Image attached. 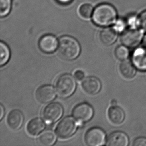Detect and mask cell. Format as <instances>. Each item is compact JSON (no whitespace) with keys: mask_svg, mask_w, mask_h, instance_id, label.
<instances>
[{"mask_svg":"<svg viewBox=\"0 0 146 146\" xmlns=\"http://www.w3.org/2000/svg\"><path fill=\"white\" fill-rule=\"evenodd\" d=\"M58 51L61 58L66 60L72 61L78 57L81 48L79 42L70 36H63L58 42Z\"/></svg>","mask_w":146,"mask_h":146,"instance_id":"obj_1","label":"cell"},{"mask_svg":"<svg viewBox=\"0 0 146 146\" xmlns=\"http://www.w3.org/2000/svg\"><path fill=\"white\" fill-rule=\"evenodd\" d=\"M116 18L115 9L108 4H101L97 6L92 14L93 22L99 26H110L114 23Z\"/></svg>","mask_w":146,"mask_h":146,"instance_id":"obj_2","label":"cell"},{"mask_svg":"<svg viewBox=\"0 0 146 146\" xmlns=\"http://www.w3.org/2000/svg\"><path fill=\"white\" fill-rule=\"evenodd\" d=\"M76 88L75 78L69 74H63L60 76L56 82L57 92L63 98L70 97L75 92Z\"/></svg>","mask_w":146,"mask_h":146,"instance_id":"obj_3","label":"cell"},{"mask_svg":"<svg viewBox=\"0 0 146 146\" xmlns=\"http://www.w3.org/2000/svg\"><path fill=\"white\" fill-rule=\"evenodd\" d=\"M79 125L72 117H66L57 125L55 130L56 134L61 139L69 138L75 134Z\"/></svg>","mask_w":146,"mask_h":146,"instance_id":"obj_4","label":"cell"},{"mask_svg":"<svg viewBox=\"0 0 146 146\" xmlns=\"http://www.w3.org/2000/svg\"><path fill=\"white\" fill-rule=\"evenodd\" d=\"M143 36V32L136 28H130L125 30L121 37V42L129 48H135L140 42Z\"/></svg>","mask_w":146,"mask_h":146,"instance_id":"obj_5","label":"cell"},{"mask_svg":"<svg viewBox=\"0 0 146 146\" xmlns=\"http://www.w3.org/2000/svg\"><path fill=\"white\" fill-rule=\"evenodd\" d=\"M72 114L74 118L82 124L83 123L87 122L90 120L93 117L94 110L91 105L83 103L79 104L73 109Z\"/></svg>","mask_w":146,"mask_h":146,"instance_id":"obj_6","label":"cell"},{"mask_svg":"<svg viewBox=\"0 0 146 146\" xmlns=\"http://www.w3.org/2000/svg\"><path fill=\"white\" fill-rule=\"evenodd\" d=\"M63 113V108L61 104L51 103L44 109L43 117L48 124H52L61 118Z\"/></svg>","mask_w":146,"mask_h":146,"instance_id":"obj_7","label":"cell"},{"mask_svg":"<svg viewBox=\"0 0 146 146\" xmlns=\"http://www.w3.org/2000/svg\"><path fill=\"white\" fill-rule=\"evenodd\" d=\"M106 135L99 128H92L87 131L85 136V142L89 146H99L104 144Z\"/></svg>","mask_w":146,"mask_h":146,"instance_id":"obj_8","label":"cell"},{"mask_svg":"<svg viewBox=\"0 0 146 146\" xmlns=\"http://www.w3.org/2000/svg\"><path fill=\"white\" fill-rule=\"evenodd\" d=\"M56 95L55 89L50 85L41 86L36 92V98L42 104L50 102L55 99Z\"/></svg>","mask_w":146,"mask_h":146,"instance_id":"obj_9","label":"cell"},{"mask_svg":"<svg viewBox=\"0 0 146 146\" xmlns=\"http://www.w3.org/2000/svg\"><path fill=\"white\" fill-rule=\"evenodd\" d=\"M58 42L55 36L46 35L40 38L38 46L41 51L44 53H52L57 49Z\"/></svg>","mask_w":146,"mask_h":146,"instance_id":"obj_10","label":"cell"},{"mask_svg":"<svg viewBox=\"0 0 146 146\" xmlns=\"http://www.w3.org/2000/svg\"><path fill=\"white\" fill-rule=\"evenodd\" d=\"M82 87L84 91L87 94L89 95H96L100 91L101 83L96 77L89 76L83 80Z\"/></svg>","mask_w":146,"mask_h":146,"instance_id":"obj_11","label":"cell"},{"mask_svg":"<svg viewBox=\"0 0 146 146\" xmlns=\"http://www.w3.org/2000/svg\"><path fill=\"white\" fill-rule=\"evenodd\" d=\"M24 121V115L21 111H11L7 117V123L11 128L18 130L22 127Z\"/></svg>","mask_w":146,"mask_h":146,"instance_id":"obj_12","label":"cell"},{"mask_svg":"<svg viewBox=\"0 0 146 146\" xmlns=\"http://www.w3.org/2000/svg\"><path fill=\"white\" fill-rule=\"evenodd\" d=\"M129 139L126 134L122 132H115L109 136L107 140V145L110 146H127Z\"/></svg>","mask_w":146,"mask_h":146,"instance_id":"obj_13","label":"cell"},{"mask_svg":"<svg viewBox=\"0 0 146 146\" xmlns=\"http://www.w3.org/2000/svg\"><path fill=\"white\" fill-rule=\"evenodd\" d=\"M108 115L111 122L115 125L122 124L125 118L124 111L123 109L117 105H112L109 109Z\"/></svg>","mask_w":146,"mask_h":146,"instance_id":"obj_14","label":"cell"},{"mask_svg":"<svg viewBox=\"0 0 146 146\" xmlns=\"http://www.w3.org/2000/svg\"><path fill=\"white\" fill-rule=\"evenodd\" d=\"M132 61L136 68L141 70H146V49L139 48L134 52Z\"/></svg>","mask_w":146,"mask_h":146,"instance_id":"obj_15","label":"cell"},{"mask_svg":"<svg viewBox=\"0 0 146 146\" xmlns=\"http://www.w3.org/2000/svg\"><path fill=\"white\" fill-rule=\"evenodd\" d=\"M117 33L116 31L111 28H105L99 34L101 42L106 46H110L116 40Z\"/></svg>","mask_w":146,"mask_h":146,"instance_id":"obj_16","label":"cell"},{"mask_svg":"<svg viewBox=\"0 0 146 146\" xmlns=\"http://www.w3.org/2000/svg\"><path fill=\"white\" fill-rule=\"evenodd\" d=\"M46 128V125L43 121L39 118L32 119L29 122L27 129L28 133L32 136H36L42 132Z\"/></svg>","mask_w":146,"mask_h":146,"instance_id":"obj_17","label":"cell"},{"mask_svg":"<svg viewBox=\"0 0 146 146\" xmlns=\"http://www.w3.org/2000/svg\"><path fill=\"white\" fill-rule=\"evenodd\" d=\"M56 141V136L53 131L47 129L42 132L38 138V143L42 146L53 145Z\"/></svg>","mask_w":146,"mask_h":146,"instance_id":"obj_18","label":"cell"},{"mask_svg":"<svg viewBox=\"0 0 146 146\" xmlns=\"http://www.w3.org/2000/svg\"><path fill=\"white\" fill-rule=\"evenodd\" d=\"M120 71L123 77L127 79H132L136 74V70L134 65L128 60H124L120 65Z\"/></svg>","mask_w":146,"mask_h":146,"instance_id":"obj_19","label":"cell"},{"mask_svg":"<svg viewBox=\"0 0 146 146\" xmlns=\"http://www.w3.org/2000/svg\"><path fill=\"white\" fill-rule=\"evenodd\" d=\"M0 51H1V60L0 65L2 66L5 65L8 62L10 57V51L9 48L6 44L3 42L0 43Z\"/></svg>","mask_w":146,"mask_h":146,"instance_id":"obj_20","label":"cell"},{"mask_svg":"<svg viewBox=\"0 0 146 146\" xmlns=\"http://www.w3.org/2000/svg\"><path fill=\"white\" fill-rule=\"evenodd\" d=\"M93 7L91 5L88 4L82 5L79 9L80 15L84 19H88L91 17L93 14Z\"/></svg>","mask_w":146,"mask_h":146,"instance_id":"obj_21","label":"cell"},{"mask_svg":"<svg viewBox=\"0 0 146 146\" xmlns=\"http://www.w3.org/2000/svg\"><path fill=\"white\" fill-rule=\"evenodd\" d=\"M12 6L11 0H0V16L5 17L9 14Z\"/></svg>","mask_w":146,"mask_h":146,"instance_id":"obj_22","label":"cell"},{"mask_svg":"<svg viewBox=\"0 0 146 146\" xmlns=\"http://www.w3.org/2000/svg\"><path fill=\"white\" fill-rule=\"evenodd\" d=\"M128 49L124 46H119L115 49V55L117 59L120 60H124L128 57Z\"/></svg>","mask_w":146,"mask_h":146,"instance_id":"obj_23","label":"cell"},{"mask_svg":"<svg viewBox=\"0 0 146 146\" xmlns=\"http://www.w3.org/2000/svg\"><path fill=\"white\" fill-rule=\"evenodd\" d=\"M139 23L143 29L146 31V11L141 14L139 17Z\"/></svg>","mask_w":146,"mask_h":146,"instance_id":"obj_24","label":"cell"},{"mask_svg":"<svg viewBox=\"0 0 146 146\" xmlns=\"http://www.w3.org/2000/svg\"><path fill=\"white\" fill-rule=\"evenodd\" d=\"M133 146H146V138L140 137L135 140Z\"/></svg>","mask_w":146,"mask_h":146,"instance_id":"obj_25","label":"cell"},{"mask_svg":"<svg viewBox=\"0 0 146 146\" xmlns=\"http://www.w3.org/2000/svg\"><path fill=\"white\" fill-rule=\"evenodd\" d=\"M74 75L75 78L79 81L82 80L84 77V73L83 71L80 70H77L75 71L74 73Z\"/></svg>","mask_w":146,"mask_h":146,"instance_id":"obj_26","label":"cell"},{"mask_svg":"<svg viewBox=\"0 0 146 146\" xmlns=\"http://www.w3.org/2000/svg\"><path fill=\"white\" fill-rule=\"evenodd\" d=\"M56 1L60 4H63V5H67L70 3L72 1V0H56Z\"/></svg>","mask_w":146,"mask_h":146,"instance_id":"obj_27","label":"cell"},{"mask_svg":"<svg viewBox=\"0 0 146 146\" xmlns=\"http://www.w3.org/2000/svg\"><path fill=\"white\" fill-rule=\"evenodd\" d=\"M0 109H1V114H0V120H1L5 114V109L4 107L2 104L0 106Z\"/></svg>","mask_w":146,"mask_h":146,"instance_id":"obj_28","label":"cell"},{"mask_svg":"<svg viewBox=\"0 0 146 146\" xmlns=\"http://www.w3.org/2000/svg\"><path fill=\"white\" fill-rule=\"evenodd\" d=\"M142 45L143 48L146 49V36L144 38V40H143Z\"/></svg>","mask_w":146,"mask_h":146,"instance_id":"obj_29","label":"cell"},{"mask_svg":"<svg viewBox=\"0 0 146 146\" xmlns=\"http://www.w3.org/2000/svg\"><path fill=\"white\" fill-rule=\"evenodd\" d=\"M116 103L117 101L115 100H113L111 101V104L112 105H116Z\"/></svg>","mask_w":146,"mask_h":146,"instance_id":"obj_30","label":"cell"}]
</instances>
